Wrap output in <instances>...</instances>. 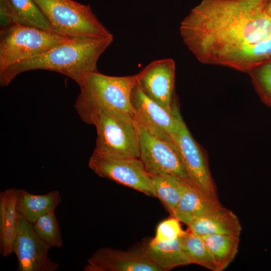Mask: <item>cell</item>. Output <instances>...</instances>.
Wrapping results in <instances>:
<instances>
[{
	"mask_svg": "<svg viewBox=\"0 0 271 271\" xmlns=\"http://www.w3.org/2000/svg\"><path fill=\"white\" fill-rule=\"evenodd\" d=\"M70 39L54 31L16 23L1 28L0 71L12 64L43 54Z\"/></svg>",
	"mask_w": 271,
	"mask_h": 271,
	"instance_id": "8992f818",
	"label": "cell"
},
{
	"mask_svg": "<svg viewBox=\"0 0 271 271\" xmlns=\"http://www.w3.org/2000/svg\"><path fill=\"white\" fill-rule=\"evenodd\" d=\"M185 232L181 227L180 221L173 216L158 225L153 239L158 242L170 241L180 237Z\"/></svg>",
	"mask_w": 271,
	"mask_h": 271,
	"instance_id": "d4e9b609",
	"label": "cell"
},
{
	"mask_svg": "<svg viewBox=\"0 0 271 271\" xmlns=\"http://www.w3.org/2000/svg\"><path fill=\"white\" fill-rule=\"evenodd\" d=\"M13 23L54 31L46 16L34 0H10Z\"/></svg>",
	"mask_w": 271,
	"mask_h": 271,
	"instance_id": "44dd1931",
	"label": "cell"
},
{
	"mask_svg": "<svg viewBox=\"0 0 271 271\" xmlns=\"http://www.w3.org/2000/svg\"><path fill=\"white\" fill-rule=\"evenodd\" d=\"M34 1L57 33L71 39L113 37L93 13L89 5L73 0Z\"/></svg>",
	"mask_w": 271,
	"mask_h": 271,
	"instance_id": "5b68a950",
	"label": "cell"
},
{
	"mask_svg": "<svg viewBox=\"0 0 271 271\" xmlns=\"http://www.w3.org/2000/svg\"><path fill=\"white\" fill-rule=\"evenodd\" d=\"M32 224L37 236L50 248L62 246V235L55 210L43 214Z\"/></svg>",
	"mask_w": 271,
	"mask_h": 271,
	"instance_id": "603a6c76",
	"label": "cell"
},
{
	"mask_svg": "<svg viewBox=\"0 0 271 271\" xmlns=\"http://www.w3.org/2000/svg\"><path fill=\"white\" fill-rule=\"evenodd\" d=\"M172 140L178 149L191 184L207 197L218 201L216 188L206 157L183 118L178 132Z\"/></svg>",
	"mask_w": 271,
	"mask_h": 271,
	"instance_id": "9c48e42d",
	"label": "cell"
},
{
	"mask_svg": "<svg viewBox=\"0 0 271 271\" xmlns=\"http://www.w3.org/2000/svg\"><path fill=\"white\" fill-rule=\"evenodd\" d=\"M50 247L36 234L32 223L19 216V226L13 253L18 271H56L59 265L48 256Z\"/></svg>",
	"mask_w": 271,
	"mask_h": 271,
	"instance_id": "7c38bea8",
	"label": "cell"
},
{
	"mask_svg": "<svg viewBox=\"0 0 271 271\" xmlns=\"http://www.w3.org/2000/svg\"><path fill=\"white\" fill-rule=\"evenodd\" d=\"M266 11L270 15H271V0L269 1L267 5Z\"/></svg>",
	"mask_w": 271,
	"mask_h": 271,
	"instance_id": "4316f807",
	"label": "cell"
},
{
	"mask_svg": "<svg viewBox=\"0 0 271 271\" xmlns=\"http://www.w3.org/2000/svg\"><path fill=\"white\" fill-rule=\"evenodd\" d=\"M218 268L222 271L232 262L238 250L240 236L225 234L201 235Z\"/></svg>",
	"mask_w": 271,
	"mask_h": 271,
	"instance_id": "d6986e66",
	"label": "cell"
},
{
	"mask_svg": "<svg viewBox=\"0 0 271 271\" xmlns=\"http://www.w3.org/2000/svg\"><path fill=\"white\" fill-rule=\"evenodd\" d=\"M179 239L182 248L191 264L218 271L215 260L200 236L188 229Z\"/></svg>",
	"mask_w": 271,
	"mask_h": 271,
	"instance_id": "7402d4cb",
	"label": "cell"
},
{
	"mask_svg": "<svg viewBox=\"0 0 271 271\" xmlns=\"http://www.w3.org/2000/svg\"><path fill=\"white\" fill-rule=\"evenodd\" d=\"M80 117L96 127L97 139L94 151L115 157L140 158L139 133L133 117L100 108Z\"/></svg>",
	"mask_w": 271,
	"mask_h": 271,
	"instance_id": "277c9868",
	"label": "cell"
},
{
	"mask_svg": "<svg viewBox=\"0 0 271 271\" xmlns=\"http://www.w3.org/2000/svg\"><path fill=\"white\" fill-rule=\"evenodd\" d=\"M222 207L219 200L207 197L189 184L172 215L188 226L194 220Z\"/></svg>",
	"mask_w": 271,
	"mask_h": 271,
	"instance_id": "9a60e30c",
	"label": "cell"
},
{
	"mask_svg": "<svg viewBox=\"0 0 271 271\" xmlns=\"http://www.w3.org/2000/svg\"><path fill=\"white\" fill-rule=\"evenodd\" d=\"M188 229L199 236L207 234L240 236L242 230L237 216L223 207L194 220L188 225Z\"/></svg>",
	"mask_w": 271,
	"mask_h": 271,
	"instance_id": "2e32d148",
	"label": "cell"
},
{
	"mask_svg": "<svg viewBox=\"0 0 271 271\" xmlns=\"http://www.w3.org/2000/svg\"><path fill=\"white\" fill-rule=\"evenodd\" d=\"M19 189L10 188L0 193V253L6 257L13 253L19 226L16 203Z\"/></svg>",
	"mask_w": 271,
	"mask_h": 271,
	"instance_id": "5bb4252c",
	"label": "cell"
},
{
	"mask_svg": "<svg viewBox=\"0 0 271 271\" xmlns=\"http://www.w3.org/2000/svg\"><path fill=\"white\" fill-rule=\"evenodd\" d=\"M176 65L171 58L152 61L136 74L137 83L145 94L171 113L177 107L175 93Z\"/></svg>",
	"mask_w": 271,
	"mask_h": 271,
	"instance_id": "30bf717a",
	"label": "cell"
},
{
	"mask_svg": "<svg viewBox=\"0 0 271 271\" xmlns=\"http://www.w3.org/2000/svg\"><path fill=\"white\" fill-rule=\"evenodd\" d=\"M151 181L156 197L172 214L187 186L190 183L173 175L152 176Z\"/></svg>",
	"mask_w": 271,
	"mask_h": 271,
	"instance_id": "ffe728a7",
	"label": "cell"
},
{
	"mask_svg": "<svg viewBox=\"0 0 271 271\" xmlns=\"http://www.w3.org/2000/svg\"><path fill=\"white\" fill-rule=\"evenodd\" d=\"M143 249L162 271L191 264L182 248L179 238L167 242H158L152 239Z\"/></svg>",
	"mask_w": 271,
	"mask_h": 271,
	"instance_id": "ac0fdd59",
	"label": "cell"
},
{
	"mask_svg": "<svg viewBox=\"0 0 271 271\" xmlns=\"http://www.w3.org/2000/svg\"><path fill=\"white\" fill-rule=\"evenodd\" d=\"M84 271H162L144 249L123 251L110 247L97 250L87 260Z\"/></svg>",
	"mask_w": 271,
	"mask_h": 271,
	"instance_id": "4fadbf2b",
	"label": "cell"
},
{
	"mask_svg": "<svg viewBox=\"0 0 271 271\" xmlns=\"http://www.w3.org/2000/svg\"><path fill=\"white\" fill-rule=\"evenodd\" d=\"M88 166L100 177L157 197L151 177L139 158L115 157L94 151Z\"/></svg>",
	"mask_w": 271,
	"mask_h": 271,
	"instance_id": "52a82bcc",
	"label": "cell"
},
{
	"mask_svg": "<svg viewBox=\"0 0 271 271\" xmlns=\"http://www.w3.org/2000/svg\"><path fill=\"white\" fill-rule=\"evenodd\" d=\"M113 40V37L71 39L43 54L8 66L0 71V85L6 86L19 74L38 69L60 73L78 84L85 74L98 71L97 61Z\"/></svg>",
	"mask_w": 271,
	"mask_h": 271,
	"instance_id": "7a4b0ae2",
	"label": "cell"
},
{
	"mask_svg": "<svg viewBox=\"0 0 271 271\" xmlns=\"http://www.w3.org/2000/svg\"><path fill=\"white\" fill-rule=\"evenodd\" d=\"M270 0H202L181 22L184 44L199 62L248 73L271 58Z\"/></svg>",
	"mask_w": 271,
	"mask_h": 271,
	"instance_id": "6da1fadb",
	"label": "cell"
},
{
	"mask_svg": "<svg viewBox=\"0 0 271 271\" xmlns=\"http://www.w3.org/2000/svg\"><path fill=\"white\" fill-rule=\"evenodd\" d=\"M247 73L261 100L271 108V58L255 66Z\"/></svg>",
	"mask_w": 271,
	"mask_h": 271,
	"instance_id": "cb8c5ba5",
	"label": "cell"
},
{
	"mask_svg": "<svg viewBox=\"0 0 271 271\" xmlns=\"http://www.w3.org/2000/svg\"><path fill=\"white\" fill-rule=\"evenodd\" d=\"M137 124L139 158L149 175H173L191 184L174 143L153 134L137 122Z\"/></svg>",
	"mask_w": 271,
	"mask_h": 271,
	"instance_id": "ba28073f",
	"label": "cell"
},
{
	"mask_svg": "<svg viewBox=\"0 0 271 271\" xmlns=\"http://www.w3.org/2000/svg\"><path fill=\"white\" fill-rule=\"evenodd\" d=\"M136 82V74L111 76L98 71L85 74L78 83L80 91L74 105L77 112L80 117L104 108L134 118L130 94Z\"/></svg>",
	"mask_w": 271,
	"mask_h": 271,
	"instance_id": "3957f363",
	"label": "cell"
},
{
	"mask_svg": "<svg viewBox=\"0 0 271 271\" xmlns=\"http://www.w3.org/2000/svg\"><path fill=\"white\" fill-rule=\"evenodd\" d=\"M130 103L136 121L150 132L173 142L180 128L182 117L179 110L172 113L146 95L136 84L130 94Z\"/></svg>",
	"mask_w": 271,
	"mask_h": 271,
	"instance_id": "8fae6325",
	"label": "cell"
},
{
	"mask_svg": "<svg viewBox=\"0 0 271 271\" xmlns=\"http://www.w3.org/2000/svg\"><path fill=\"white\" fill-rule=\"evenodd\" d=\"M1 28L13 23V12L10 0H0Z\"/></svg>",
	"mask_w": 271,
	"mask_h": 271,
	"instance_id": "484cf974",
	"label": "cell"
},
{
	"mask_svg": "<svg viewBox=\"0 0 271 271\" xmlns=\"http://www.w3.org/2000/svg\"><path fill=\"white\" fill-rule=\"evenodd\" d=\"M61 200V196L58 190H53L43 195H36L24 189H19L16 209L19 216L33 223L43 214L55 210Z\"/></svg>",
	"mask_w": 271,
	"mask_h": 271,
	"instance_id": "e0dca14e",
	"label": "cell"
}]
</instances>
